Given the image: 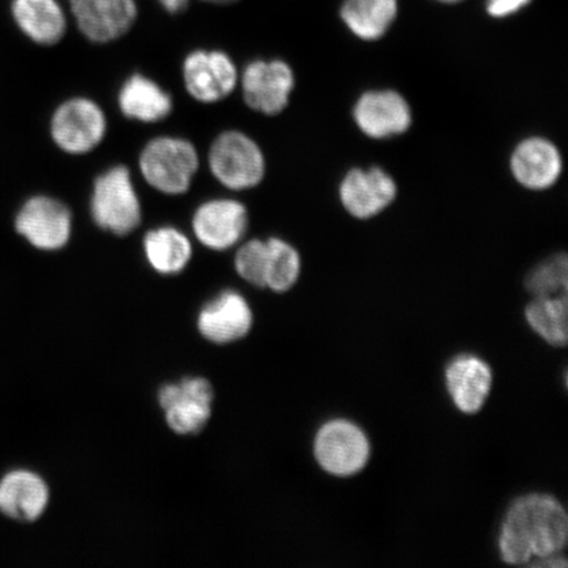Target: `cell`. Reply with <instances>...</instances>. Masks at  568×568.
Listing matches in <instances>:
<instances>
[{
    "mask_svg": "<svg viewBox=\"0 0 568 568\" xmlns=\"http://www.w3.org/2000/svg\"><path fill=\"white\" fill-rule=\"evenodd\" d=\"M567 515L548 495H529L509 508L499 548L504 562L525 565L531 558L557 556L567 542Z\"/></svg>",
    "mask_w": 568,
    "mask_h": 568,
    "instance_id": "1",
    "label": "cell"
},
{
    "mask_svg": "<svg viewBox=\"0 0 568 568\" xmlns=\"http://www.w3.org/2000/svg\"><path fill=\"white\" fill-rule=\"evenodd\" d=\"M140 172L149 186L166 195L186 194L199 169L196 149L186 139L161 136L140 154Z\"/></svg>",
    "mask_w": 568,
    "mask_h": 568,
    "instance_id": "2",
    "label": "cell"
},
{
    "mask_svg": "<svg viewBox=\"0 0 568 568\" xmlns=\"http://www.w3.org/2000/svg\"><path fill=\"white\" fill-rule=\"evenodd\" d=\"M90 211L99 229L116 236H126L139 229L142 210L130 169L113 166L97 178Z\"/></svg>",
    "mask_w": 568,
    "mask_h": 568,
    "instance_id": "3",
    "label": "cell"
},
{
    "mask_svg": "<svg viewBox=\"0 0 568 568\" xmlns=\"http://www.w3.org/2000/svg\"><path fill=\"white\" fill-rule=\"evenodd\" d=\"M13 231L36 251L59 252L73 233V213L60 199L36 194L19 205Z\"/></svg>",
    "mask_w": 568,
    "mask_h": 568,
    "instance_id": "4",
    "label": "cell"
},
{
    "mask_svg": "<svg viewBox=\"0 0 568 568\" xmlns=\"http://www.w3.org/2000/svg\"><path fill=\"white\" fill-rule=\"evenodd\" d=\"M209 165L224 187L244 191L258 186L266 172L265 155L257 142L240 131H226L212 142Z\"/></svg>",
    "mask_w": 568,
    "mask_h": 568,
    "instance_id": "5",
    "label": "cell"
},
{
    "mask_svg": "<svg viewBox=\"0 0 568 568\" xmlns=\"http://www.w3.org/2000/svg\"><path fill=\"white\" fill-rule=\"evenodd\" d=\"M49 132L57 148L71 155L88 154L105 138L106 118L89 98H71L53 112Z\"/></svg>",
    "mask_w": 568,
    "mask_h": 568,
    "instance_id": "6",
    "label": "cell"
},
{
    "mask_svg": "<svg viewBox=\"0 0 568 568\" xmlns=\"http://www.w3.org/2000/svg\"><path fill=\"white\" fill-rule=\"evenodd\" d=\"M215 393L211 382L201 376L168 383L159 390V404L170 429L180 436L201 433L212 416Z\"/></svg>",
    "mask_w": 568,
    "mask_h": 568,
    "instance_id": "7",
    "label": "cell"
},
{
    "mask_svg": "<svg viewBox=\"0 0 568 568\" xmlns=\"http://www.w3.org/2000/svg\"><path fill=\"white\" fill-rule=\"evenodd\" d=\"M318 465L337 477H349L365 467L371 445L365 433L349 422L335 420L318 430L315 442Z\"/></svg>",
    "mask_w": 568,
    "mask_h": 568,
    "instance_id": "8",
    "label": "cell"
},
{
    "mask_svg": "<svg viewBox=\"0 0 568 568\" xmlns=\"http://www.w3.org/2000/svg\"><path fill=\"white\" fill-rule=\"evenodd\" d=\"M183 81L195 101L213 104L230 97L237 88L239 70L225 52L197 49L183 61Z\"/></svg>",
    "mask_w": 568,
    "mask_h": 568,
    "instance_id": "9",
    "label": "cell"
},
{
    "mask_svg": "<svg viewBox=\"0 0 568 568\" xmlns=\"http://www.w3.org/2000/svg\"><path fill=\"white\" fill-rule=\"evenodd\" d=\"M245 103L264 115H278L286 109L295 88L294 71L281 60L248 63L241 77Z\"/></svg>",
    "mask_w": 568,
    "mask_h": 568,
    "instance_id": "10",
    "label": "cell"
},
{
    "mask_svg": "<svg viewBox=\"0 0 568 568\" xmlns=\"http://www.w3.org/2000/svg\"><path fill=\"white\" fill-rule=\"evenodd\" d=\"M69 4L78 30L95 44L123 38L139 16L136 0H75Z\"/></svg>",
    "mask_w": 568,
    "mask_h": 568,
    "instance_id": "11",
    "label": "cell"
},
{
    "mask_svg": "<svg viewBox=\"0 0 568 568\" xmlns=\"http://www.w3.org/2000/svg\"><path fill=\"white\" fill-rule=\"evenodd\" d=\"M248 225L247 210L233 199H213L199 205L193 231L199 243L211 251L224 252L237 245Z\"/></svg>",
    "mask_w": 568,
    "mask_h": 568,
    "instance_id": "12",
    "label": "cell"
},
{
    "mask_svg": "<svg viewBox=\"0 0 568 568\" xmlns=\"http://www.w3.org/2000/svg\"><path fill=\"white\" fill-rule=\"evenodd\" d=\"M253 311L243 295L225 290L204 305L197 315V331L215 345H230L252 331Z\"/></svg>",
    "mask_w": 568,
    "mask_h": 568,
    "instance_id": "13",
    "label": "cell"
},
{
    "mask_svg": "<svg viewBox=\"0 0 568 568\" xmlns=\"http://www.w3.org/2000/svg\"><path fill=\"white\" fill-rule=\"evenodd\" d=\"M51 488L40 474L13 468L0 478V514L10 520L31 524L45 515Z\"/></svg>",
    "mask_w": 568,
    "mask_h": 568,
    "instance_id": "14",
    "label": "cell"
},
{
    "mask_svg": "<svg viewBox=\"0 0 568 568\" xmlns=\"http://www.w3.org/2000/svg\"><path fill=\"white\" fill-rule=\"evenodd\" d=\"M355 123L368 138L387 139L402 134L412 123L409 105L395 91H371L354 109Z\"/></svg>",
    "mask_w": 568,
    "mask_h": 568,
    "instance_id": "15",
    "label": "cell"
},
{
    "mask_svg": "<svg viewBox=\"0 0 568 568\" xmlns=\"http://www.w3.org/2000/svg\"><path fill=\"white\" fill-rule=\"evenodd\" d=\"M396 184L379 168L354 169L344 178L339 197L344 207L354 217L368 219L378 215L394 202Z\"/></svg>",
    "mask_w": 568,
    "mask_h": 568,
    "instance_id": "16",
    "label": "cell"
},
{
    "mask_svg": "<svg viewBox=\"0 0 568 568\" xmlns=\"http://www.w3.org/2000/svg\"><path fill=\"white\" fill-rule=\"evenodd\" d=\"M12 23L39 47H53L65 38L68 20L59 0H11Z\"/></svg>",
    "mask_w": 568,
    "mask_h": 568,
    "instance_id": "17",
    "label": "cell"
},
{
    "mask_svg": "<svg viewBox=\"0 0 568 568\" xmlns=\"http://www.w3.org/2000/svg\"><path fill=\"white\" fill-rule=\"evenodd\" d=\"M493 385L491 368L474 355H459L446 368V386L454 404L465 414H477Z\"/></svg>",
    "mask_w": 568,
    "mask_h": 568,
    "instance_id": "18",
    "label": "cell"
},
{
    "mask_svg": "<svg viewBox=\"0 0 568 568\" xmlns=\"http://www.w3.org/2000/svg\"><path fill=\"white\" fill-rule=\"evenodd\" d=\"M510 169L518 183L530 190H546L558 181L562 159L550 141L528 139L516 148Z\"/></svg>",
    "mask_w": 568,
    "mask_h": 568,
    "instance_id": "19",
    "label": "cell"
},
{
    "mask_svg": "<svg viewBox=\"0 0 568 568\" xmlns=\"http://www.w3.org/2000/svg\"><path fill=\"white\" fill-rule=\"evenodd\" d=\"M120 111L141 123H159L173 111V98L158 82L133 74L124 82L118 98Z\"/></svg>",
    "mask_w": 568,
    "mask_h": 568,
    "instance_id": "20",
    "label": "cell"
},
{
    "mask_svg": "<svg viewBox=\"0 0 568 568\" xmlns=\"http://www.w3.org/2000/svg\"><path fill=\"white\" fill-rule=\"evenodd\" d=\"M142 246L148 264L162 275L181 274L193 257V245L189 237L173 226L149 231Z\"/></svg>",
    "mask_w": 568,
    "mask_h": 568,
    "instance_id": "21",
    "label": "cell"
},
{
    "mask_svg": "<svg viewBox=\"0 0 568 568\" xmlns=\"http://www.w3.org/2000/svg\"><path fill=\"white\" fill-rule=\"evenodd\" d=\"M397 11V0H345L341 18L357 38L375 41L388 32Z\"/></svg>",
    "mask_w": 568,
    "mask_h": 568,
    "instance_id": "22",
    "label": "cell"
},
{
    "mask_svg": "<svg viewBox=\"0 0 568 568\" xmlns=\"http://www.w3.org/2000/svg\"><path fill=\"white\" fill-rule=\"evenodd\" d=\"M567 296L536 297L527 308V320L539 336L554 346L567 344Z\"/></svg>",
    "mask_w": 568,
    "mask_h": 568,
    "instance_id": "23",
    "label": "cell"
},
{
    "mask_svg": "<svg viewBox=\"0 0 568 568\" xmlns=\"http://www.w3.org/2000/svg\"><path fill=\"white\" fill-rule=\"evenodd\" d=\"M266 286L275 293H286L295 286L301 275L300 253L281 239H268Z\"/></svg>",
    "mask_w": 568,
    "mask_h": 568,
    "instance_id": "24",
    "label": "cell"
},
{
    "mask_svg": "<svg viewBox=\"0 0 568 568\" xmlns=\"http://www.w3.org/2000/svg\"><path fill=\"white\" fill-rule=\"evenodd\" d=\"M567 266L566 254L554 255L531 270L527 278V288L536 297L566 294Z\"/></svg>",
    "mask_w": 568,
    "mask_h": 568,
    "instance_id": "25",
    "label": "cell"
},
{
    "mask_svg": "<svg viewBox=\"0 0 568 568\" xmlns=\"http://www.w3.org/2000/svg\"><path fill=\"white\" fill-rule=\"evenodd\" d=\"M267 267V243L258 239L240 246L234 257V268L240 276L255 287L265 288Z\"/></svg>",
    "mask_w": 568,
    "mask_h": 568,
    "instance_id": "26",
    "label": "cell"
},
{
    "mask_svg": "<svg viewBox=\"0 0 568 568\" xmlns=\"http://www.w3.org/2000/svg\"><path fill=\"white\" fill-rule=\"evenodd\" d=\"M530 2L531 0H487V12L493 18H508L525 9Z\"/></svg>",
    "mask_w": 568,
    "mask_h": 568,
    "instance_id": "27",
    "label": "cell"
},
{
    "mask_svg": "<svg viewBox=\"0 0 568 568\" xmlns=\"http://www.w3.org/2000/svg\"><path fill=\"white\" fill-rule=\"evenodd\" d=\"M159 3L163 7V10L175 16V13L186 11L190 0H159Z\"/></svg>",
    "mask_w": 568,
    "mask_h": 568,
    "instance_id": "28",
    "label": "cell"
},
{
    "mask_svg": "<svg viewBox=\"0 0 568 568\" xmlns=\"http://www.w3.org/2000/svg\"><path fill=\"white\" fill-rule=\"evenodd\" d=\"M531 566L545 568H564L567 567V562L564 557H559L557 554V556L539 558V560H537V562L532 564Z\"/></svg>",
    "mask_w": 568,
    "mask_h": 568,
    "instance_id": "29",
    "label": "cell"
},
{
    "mask_svg": "<svg viewBox=\"0 0 568 568\" xmlns=\"http://www.w3.org/2000/svg\"><path fill=\"white\" fill-rule=\"evenodd\" d=\"M203 2H209L213 4H231L237 2V0H203Z\"/></svg>",
    "mask_w": 568,
    "mask_h": 568,
    "instance_id": "30",
    "label": "cell"
},
{
    "mask_svg": "<svg viewBox=\"0 0 568 568\" xmlns=\"http://www.w3.org/2000/svg\"><path fill=\"white\" fill-rule=\"evenodd\" d=\"M437 2L444 3V4H456V3L464 2V0H437Z\"/></svg>",
    "mask_w": 568,
    "mask_h": 568,
    "instance_id": "31",
    "label": "cell"
},
{
    "mask_svg": "<svg viewBox=\"0 0 568 568\" xmlns=\"http://www.w3.org/2000/svg\"><path fill=\"white\" fill-rule=\"evenodd\" d=\"M71 2H75V0H69V3H71Z\"/></svg>",
    "mask_w": 568,
    "mask_h": 568,
    "instance_id": "32",
    "label": "cell"
}]
</instances>
